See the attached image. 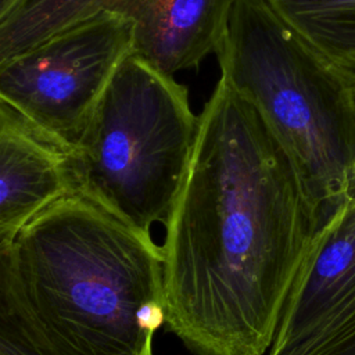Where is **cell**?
I'll return each instance as SVG.
<instances>
[{
  "label": "cell",
  "instance_id": "12",
  "mask_svg": "<svg viewBox=\"0 0 355 355\" xmlns=\"http://www.w3.org/2000/svg\"><path fill=\"white\" fill-rule=\"evenodd\" d=\"M12 1H14V0H0V10H3V8H6V7H8Z\"/></svg>",
  "mask_w": 355,
  "mask_h": 355
},
{
  "label": "cell",
  "instance_id": "6",
  "mask_svg": "<svg viewBox=\"0 0 355 355\" xmlns=\"http://www.w3.org/2000/svg\"><path fill=\"white\" fill-rule=\"evenodd\" d=\"M268 355H355V204L315 233Z\"/></svg>",
  "mask_w": 355,
  "mask_h": 355
},
{
  "label": "cell",
  "instance_id": "8",
  "mask_svg": "<svg viewBox=\"0 0 355 355\" xmlns=\"http://www.w3.org/2000/svg\"><path fill=\"white\" fill-rule=\"evenodd\" d=\"M233 0H162L135 28V53L169 75L216 53Z\"/></svg>",
  "mask_w": 355,
  "mask_h": 355
},
{
  "label": "cell",
  "instance_id": "10",
  "mask_svg": "<svg viewBox=\"0 0 355 355\" xmlns=\"http://www.w3.org/2000/svg\"><path fill=\"white\" fill-rule=\"evenodd\" d=\"M311 46L355 72V0H266Z\"/></svg>",
  "mask_w": 355,
  "mask_h": 355
},
{
  "label": "cell",
  "instance_id": "9",
  "mask_svg": "<svg viewBox=\"0 0 355 355\" xmlns=\"http://www.w3.org/2000/svg\"><path fill=\"white\" fill-rule=\"evenodd\" d=\"M162 0H14L0 10V62L100 14L144 24Z\"/></svg>",
  "mask_w": 355,
  "mask_h": 355
},
{
  "label": "cell",
  "instance_id": "5",
  "mask_svg": "<svg viewBox=\"0 0 355 355\" xmlns=\"http://www.w3.org/2000/svg\"><path fill=\"white\" fill-rule=\"evenodd\" d=\"M133 51L132 21L96 15L0 62V101L75 147Z\"/></svg>",
  "mask_w": 355,
  "mask_h": 355
},
{
  "label": "cell",
  "instance_id": "3",
  "mask_svg": "<svg viewBox=\"0 0 355 355\" xmlns=\"http://www.w3.org/2000/svg\"><path fill=\"white\" fill-rule=\"evenodd\" d=\"M220 76L286 153L318 232L344 204L355 161V72L319 53L266 0H233L216 50Z\"/></svg>",
  "mask_w": 355,
  "mask_h": 355
},
{
  "label": "cell",
  "instance_id": "2",
  "mask_svg": "<svg viewBox=\"0 0 355 355\" xmlns=\"http://www.w3.org/2000/svg\"><path fill=\"white\" fill-rule=\"evenodd\" d=\"M164 324L162 247L83 193L0 248V355H146Z\"/></svg>",
  "mask_w": 355,
  "mask_h": 355
},
{
  "label": "cell",
  "instance_id": "13",
  "mask_svg": "<svg viewBox=\"0 0 355 355\" xmlns=\"http://www.w3.org/2000/svg\"><path fill=\"white\" fill-rule=\"evenodd\" d=\"M146 355H154V352H153V347L147 351V354H146Z\"/></svg>",
  "mask_w": 355,
  "mask_h": 355
},
{
  "label": "cell",
  "instance_id": "7",
  "mask_svg": "<svg viewBox=\"0 0 355 355\" xmlns=\"http://www.w3.org/2000/svg\"><path fill=\"white\" fill-rule=\"evenodd\" d=\"M72 148L0 101V248L39 212L75 191Z\"/></svg>",
  "mask_w": 355,
  "mask_h": 355
},
{
  "label": "cell",
  "instance_id": "1",
  "mask_svg": "<svg viewBox=\"0 0 355 355\" xmlns=\"http://www.w3.org/2000/svg\"><path fill=\"white\" fill-rule=\"evenodd\" d=\"M164 226V326L194 355H265L316 230L282 146L222 76Z\"/></svg>",
  "mask_w": 355,
  "mask_h": 355
},
{
  "label": "cell",
  "instance_id": "11",
  "mask_svg": "<svg viewBox=\"0 0 355 355\" xmlns=\"http://www.w3.org/2000/svg\"><path fill=\"white\" fill-rule=\"evenodd\" d=\"M344 202L355 204V161L347 171L344 183Z\"/></svg>",
  "mask_w": 355,
  "mask_h": 355
},
{
  "label": "cell",
  "instance_id": "4",
  "mask_svg": "<svg viewBox=\"0 0 355 355\" xmlns=\"http://www.w3.org/2000/svg\"><path fill=\"white\" fill-rule=\"evenodd\" d=\"M197 130L186 86L133 51L71 151L75 191L151 236L169 218Z\"/></svg>",
  "mask_w": 355,
  "mask_h": 355
}]
</instances>
